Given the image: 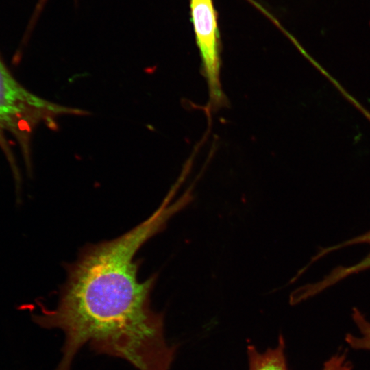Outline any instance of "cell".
Here are the masks:
<instances>
[{
    "label": "cell",
    "instance_id": "cell-4",
    "mask_svg": "<svg viewBox=\"0 0 370 370\" xmlns=\"http://www.w3.org/2000/svg\"><path fill=\"white\" fill-rule=\"evenodd\" d=\"M362 244H365L369 246L370 249V230L341 243L321 249L316 258L318 259L325 255L328 254L329 253L333 252L334 251H336L346 247H349L351 245ZM368 269H370V250L365 258L354 264L336 267L322 280L317 282V286L318 288L322 291L339 282L340 281L350 277L351 275L361 273Z\"/></svg>",
    "mask_w": 370,
    "mask_h": 370
},
{
    "label": "cell",
    "instance_id": "cell-7",
    "mask_svg": "<svg viewBox=\"0 0 370 370\" xmlns=\"http://www.w3.org/2000/svg\"><path fill=\"white\" fill-rule=\"evenodd\" d=\"M323 370H351V366L343 354H336L324 365Z\"/></svg>",
    "mask_w": 370,
    "mask_h": 370
},
{
    "label": "cell",
    "instance_id": "cell-6",
    "mask_svg": "<svg viewBox=\"0 0 370 370\" xmlns=\"http://www.w3.org/2000/svg\"><path fill=\"white\" fill-rule=\"evenodd\" d=\"M354 321L360 330V336L351 335L348 338L349 345L358 349H370V323L361 313L354 317Z\"/></svg>",
    "mask_w": 370,
    "mask_h": 370
},
{
    "label": "cell",
    "instance_id": "cell-3",
    "mask_svg": "<svg viewBox=\"0 0 370 370\" xmlns=\"http://www.w3.org/2000/svg\"><path fill=\"white\" fill-rule=\"evenodd\" d=\"M195 40L209 91L207 112L227 105L220 82V40L217 13L212 0H190Z\"/></svg>",
    "mask_w": 370,
    "mask_h": 370
},
{
    "label": "cell",
    "instance_id": "cell-1",
    "mask_svg": "<svg viewBox=\"0 0 370 370\" xmlns=\"http://www.w3.org/2000/svg\"><path fill=\"white\" fill-rule=\"evenodd\" d=\"M156 277L145 281L104 273L62 288L56 306H40L33 321L64 334L55 370H71L86 344L97 354L124 359L138 370H169L176 348L164 337V316L151 307Z\"/></svg>",
    "mask_w": 370,
    "mask_h": 370
},
{
    "label": "cell",
    "instance_id": "cell-5",
    "mask_svg": "<svg viewBox=\"0 0 370 370\" xmlns=\"http://www.w3.org/2000/svg\"><path fill=\"white\" fill-rule=\"evenodd\" d=\"M284 349L282 336H280L275 348H269L262 353L254 346L248 345L249 370H288Z\"/></svg>",
    "mask_w": 370,
    "mask_h": 370
},
{
    "label": "cell",
    "instance_id": "cell-2",
    "mask_svg": "<svg viewBox=\"0 0 370 370\" xmlns=\"http://www.w3.org/2000/svg\"><path fill=\"white\" fill-rule=\"evenodd\" d=\"M51 102L25 88L10 72L0 56V147L10 164L16 184L20 176L8 143V135L20 147L30 169V139L33 129L40 121L52 116Z\"/></svg>",
    "mask_w": 370,
    "mask_h": 370
}]
</instances>
